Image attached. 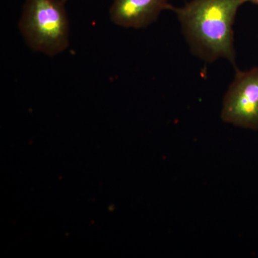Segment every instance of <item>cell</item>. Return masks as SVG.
<instances>
[{"mask_svg":"<svg viewBox=\"0 0 258 258\" xmlns=\"http://www.w3.org/2000/svg\"><path fill=\"white\" fill-rule=\"evenodd\" d=\"M62 0H25L19 23L28 46L54 56L69 45V22Z\"/></svg>","mask_w":258,"mask_h":258,"instance_id":"cell-2","label":"cell"},{"mask_svg":"<svg viewBox=\"0 0 258 258\" xmlns=\"http://www.w3.org/2000/svg\"><path fill=\"white\" fill-rule=\"evenodd\" d=\"M244 3L245 0H191L171 10L193 55L210 63L225 59L235 66L233 26Z\"/></svg>","mask_w":258,"mask_h":258,"instance_id":"cell-1","label":"cell"},{"mask_svg":"<svg viewBox=\"0 0 258 258\" xmlns=\"http://www.w3.org/2000/svg\"><path fill=\"white\" fill-rule=\"evenodd\" d=\"M245 3H252V4L258 5V0H245Z\"/></svg>","mask_w":258,"mask_h":258,"instance_id":"cell-5","label":"cell"},{"mask_svg":"<svg viewBox=\"0 0 258 258\" xmlns=\"http://www.w3.org/2000/svg\"><path fill=\"white\" fill-rule=\"evenodd\" d=\"M170 0H113L112 22L126 28H147L157 21L161 12L171 10Z\"/></svg>","mask_w":258,"mask_h":258,"instance_id":"cell-4","label":"cell"},{"mask_svg":"<svg viewBox=\"0 0 258 258\" xmlns=\"http://www.w3.org/2000/svg\"><path fill=\"white\" fill-rule=\"evenodd\" d=\"M221 118L236 126L258 130V67L236 70L223 98Z\"/></svg>","mask_w":258,"mask_h":258,"instance_id":"cell-3","label":"cell"},{"mask_svg":"<svg viewBox=\"0 0 258 258\" xmlns=\"http://www.w3.org/2000/svg\"><path fill=\"white\" fill-rule=\"evenodd\" d=\"M62 1H64V3H66V1H67V0H62Z\"/></svg>","mask_w":258,"mask_h":258,"instance_id":"cell-6","label":"cell"}]
</instances>
